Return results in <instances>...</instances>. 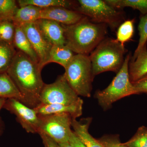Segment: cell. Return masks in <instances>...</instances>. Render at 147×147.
<instances>
[{
    "instance_id": "cell-1",
    "label": "cell",
    "mask_w": 147,
    "mask_h": 147,
    "mask_svg": "<svg viewBox=\"0 0 147 147\" xmlns=\"http://www.w3.org/2000/svg\"><path fill=\"white\" fill-rule=\"evenodd\" d=\"M42 69L27 55L17 51L7 73L22 96V103L34 108L40 103V96L44 86Z\"/></svg>"
},
{
    "instance_id": "cell-2",
    "label": "cell",
    "mask_w": 147,
    "mask_h": 147,
    "mask_svg": "<svg viewBox=\"0 0 147 147\" xmlns=\"http://www.w3.org/2000/svg\"><path fill=\"white\" fill-rule=\"evenodd\" d=\"M62 26L65 45L76 54L89 55L105 38L108 31L107 25L95 24L86 16L76 24Z\"/></svg>"
},
{
    "instance_id": "cell-3",
    "label": "cell",
    "mask_w": 147,
    "mask_h": 147,
    "mask_svg": "<svg viewBox=\"0 0 147 147\" xmlns=\"http://www.w3.org/2000/svg\"><path fill=\"white\" fill-rule=\"evenodd\" d=\"M127 50L116 39L104 38L90 54L94 76L105 71L117 73L121 68Z\"/></svg>"
},
{
    "instance_id": "cell-4",
    "label": "cell",
    "mask_w": 147,
    "mask_h": 147,
    "mask_svg": "<svg viewBox=\"0 0 147 147\" xmlns=\"http://www.w3.org/2000/svg\"><path fill=\"white\" fill-rule=\"evenodd\" d=\"M65 69L63 75L71 88L79 96L90 97L94 76L89 56L75 54Z\"/></svg>"
},
{
    "instance_id": "cell-5",
    "label": "cell",
    "mask_w": 147,
    "mask_h": 147,
    "mask_svg": "<svg viewBox=\"0 0 147 147\" xmlns=\"http://www.w3.org/2000/svg\"><path fill=\"white\" fill-rule=\"evenodd\" d=\"M131 57L130 53L127 55L121 68L110 85L105 89L96 93L95 97L104 109L109 108L113 102L121 98L138 94L129 78V63Z\"/></svg>"
},
{
    "instance_id": "cell-6",
    "label": "cell",
    "mask_w": 147,
    "mask_h": 147,
    "mask_svg": "<svg viewBox=\"0 0 147 147\" xmlns=\"http://www.w3.org/2000/svg\"><path fill=\"white\" fill-rule=\"evenodd\" d=\"M75 11L86 16L93 23L104 24L113 30L124 20V14L109 5L105 1L78 0Z\"/></svg>"
},
{
    "instance_id": "cell-7",
    "label": "cell",
    "mask_w": 147,
    "mask_h": 147,
    "mask_svg": "<svg viewBox=\"0 0 147 147\" xmlns=\"http://www.w3.org/2000/svg\"><path fill=\"white\" fill-rule=\"evenodd\" d=\"M42 104L70 105L83 102L68 84L64 75L59 76L52 84H44L40 96Z\"/></svg>"
},
{
    "instance_id": "cell-8",
    "label": "cell",
    "mask_w": 147,
    "mask_h": 147,
    "mask_svg": "<svg viewBox=\"0 0 147 147\" xmlns=\"http://www.w3.org/2000/svg\"><path fill=\"white\" fill-rule=\"evenodd\" d=\"M39 116L38 134L43 133L58 144L68 142L74 119L70 115L63 113Z\"/></svg>"
},
{
    "instance_id": "cell-9",
    "label": "cell",
    "mask_w": 147,
    "mask_h": 147,
    "mask_svg": "<svg viewBox=\"0 0 147 147\" xmlns=\"http://www.w3.org/2000/svg\"><path fill=\"white\" fill-rule=\"evenodd\" d=\"M3 108L16 116L17 121L27 132L38 133L40 120L34 108L13 98L6 99Z\"/></svg>"
},
{
    "instance_id": "cell-10",
    "label": "cell",
    "mask_w": 147,
    "mask_h": 147,
    "mask_svg": "<svg viewBox=\"0 0 147 147\" xmlns=\"http://www.w3.org/2000/svg\"><path fill=\"white\" fill-rule=\"evenodd\" d=\"M21 27L37 55L41 69L49 63L50 53L53 45L40 30L35 22L24 24Z\"/></svg>"
},
{
    "instance_id": "cell-11",
    "label": "cell",
    "mask_w": 147,
    "mask_h": 147,
    "mask_svg": "<svg viewBox=\"0 0 147 147\" xmlns=\"http://www.w3.org/2000/svg\"><path fill=\"white\" fill-rule=\"evenodd\" d=\"M85 16L75 10L61 7L42 8L40 19L56 21L62 25L69 26L78 23Z\"/></svg>"
},
{
    "instance_id": "cell-12",
    "label": "cell",
    "mask_w": 147,
    "mask_h": 147,
    "mask_svg": "<svg viewBox=\"0 0 147 147\" xmlns=\"http://www.w3.org/2000/svg\"><path fill=\"white\" fill-rule=\"evenodd\" d=\"M35 23L42 34L52 45H65L64 29L62 24L46 19H40Z\"/></svg>"
},
{
    "instance_id": "cell-13",
    "label": "cell",
    "mask_w": 147,
    "mask_h": 147,
    "mask_svg": "<svg viewBox=\"0 0 147 147\" xmlns=\"http://www.w3.org/2000/svg\"><path fill=\"white\" fill-rule=\"evenodd\" d=\"M83 105V102L70 105L40 103L34 109L38 115H49L65 113L70 115L72 118L76 119L82 115Z\"/></svg>"
},
{
    "instance_id": "cell-14",
    "label": "cell",
    "mask_w": 147,
    "mask_h": 147,
    "mask_svg": "<svg viewBox=\"0 0 147 147\" xmlns=\"http://www.w3.org/2000/svg\"><path fill=\"white\" fill-rule=\"evenodd\" d=\"M129 73L131 83L147 75V44L137 55L131 57L129 63Z\"/></svg>"
},
{
    "instance_id": "cell-15",
    "label": "cell",
    "mask_w": 147,
    "mask_h": 147,
    "mask_svg": "<svg viewBox=\"0 0 147 147\" xmlns=\"http://www.w3.org/2000/svg\"><path fill=\"white\" fill-rule=\"evenodd\" d=\"M90 121L89 119L81 121L73 119L71 126L74 132L86 147H104L98 140L90 134L88 128Z\"/></svg>"
},
{
    "instance_id": "cell-16",
    "label": "cell",
    "mask_w": 147,
    "mask_h": 147,
    "mask_svg": "<svg viewBox=\"0 0 147 147\" xmlns=\"http://www.w3.org/2000/svg\"><path fill=\"white\" fill-rule=\"evenodd\" d=\"M42 8L35 6L28 5L18 7L14 13L12 21L16 26L35 22L40 19Z\"/></svg>"
},
{
    "instance_id": "cell-17",
    "label": "cell",
    "mask_w": 147,
    "mask_h": 147,
    "mask_svg": "<svg viewBox=\"0 0 147 147\" xmlns=\"http://www.w3.org/2000/svg\"><path fill=\"white\" fill-rule=\"evenodd\" d=\"M13 45L18 51L27 55L32 61L38 64V57L23 29L20 26H16Z\"/></svg>"
},
{
    "instance_id": "cell-18",
    "label": "cell",
    "mask_w": 147,
    "mask_h": 147,
    "mask_svg": "<svg viewBox=\"0 0 147 147\" xmlns=\"http://www.w3.org/2000/svg\"><path fill=\"white\" fill-rule=\"evenodd\" d=\"M0 98H15L22 102V96L7 72L0 73Z\"/></svg>"
},
{
    "instance_id": "cell-19",
    "label": "cell",
    "mask_w": 147,
    "mask_h": 147,
    "mask_svg": "<svg viewBox=\"0 0 147 147\" xmlns=\"http://www.w3.org/2000/svg\"><path fill=\"white\" fill-rule=\"evenodd\" d=\"M65 45H53L50 53L49 63H55L65 68L75 54Z\"/></svg>"
},
{
    "instance_id": "cell-20",
    "label": "cell",
    "mask_w": 147,
    "mask_h": 147,
    "mask_svg": "<svg viewBox=\"0 0 147 147\" xmlns=\"http://www.w3.org/2000/svg\"><path fill=\"white\" fill-rule=\"evenodd\" d=\"M17 2L19 7L32 5L41 8L61 7L69 9L75 6L73 2L66 0H18Z\"/></svg>"
},
{
    "instance_id": "cell-21",
    "label": "cell",
    "mask_w": 147,
    "mask_h": 147,
    "mask_svg": "<svg viewBox=\"0 0 147 147\" xmlns=\"http://www.w3.org/2000/svg\"><path fill=\"white\" fill-rule=\"evenodd\" d=\"M17 52L13 45L0 42V73L7 72Z\"/></svg>"
},
{
    "instance_id": "cell-22",
    "label": "cell",
    "mask_w": 147,
    "mask_h": 147,
    "mask_svg": "<svg viewBox=\"0 0 147 147\" xmlns=\"http://www.w3.org/2000/svg\"><path fill=\"white\" fill-rule=\"evenodd\" d=\"M105 1L117 10L130 7L139 10L142 16L147 14V0H105Z\"/></svg>"
},
{
    "instance_id": "cell-23",
    "label": "cell",
    "mask_w": 147,
    "mask_h": 147,
    "mask_svg": "<svg viewBox=\"0 0 147 147\" xmlns=\"http://www.w3.org/2000/svg\"><path fill=\"white\" fill-rule=\"evenodd\" d=\"M134 19L127 20L119 26L116 40L123 45L131 40L134 32Z\"/></svg>"
},
{
    "instance_id": "cell-24",
    "label": "cell",
    "mask_w": 147,
    "mask_h": 147,
    "mask_svg": "<svg viewBox=\"0 0 147 147\" xmlns=\"http://www.w3.org/2000/svg\"><path fill=\"white\" fill-rule=\"evenodd\" d=\"M16 26L12 21H3L0 23V42L13 45Z\"/></svg>"
},
{
    "instance_id": "cell-25",
    "label": "cell",
    "mask_w": 147,
    "mask_h": 147,
    "mask_svg": "<svg viewBox=\"0 0 147 147\" xmlns=\"http://www.w3.org/2000/svg\"><path fill=\"white\" fill-rule=\"evenodd\" d=\"M17 1L0 0V16L5 21H12L16 10L18 8Z\"/></svg>"
},
{
    "instance_id": "cell-26",
    "label": "cell",
    "mask_w": 147,
    "mask_h": 147,
    "mask_svg": "<svg viewBox=\"0 0 147 147\" xmlns=\"http://www.w3.org/2000/svg\"><path fill=\"white\" fill-rule=\"evenodd\" d=\"M124 144L127 147H147V128L140 127L134 137Z\"/></svg>"
},
{
    "instance_id": "cell-27",
    "label": "cell",
    "mask_w": 147,
    "mask_h": 147,
    "mask_svg": "<svg viewBox=\"0 0 147 147\" xmlns=\"http://www.w3.org/2000/svg\"><path fill=\"white\" fill-rule=\"evenodd\" d=\"M138 29L139 35V43L133 56L137 55L147 44V14L141 16Z\"/></svg>"
},
{
    "instance_id": "cell-28",
    "label": "cell",
    "mask_w": 147,
    "mask_h": 147,
    "mask_svg": "<svg viewBox=\"0 0 147 147\" xmlns=\"http://www.w3.org/2000/svg\"><path fill=\"white\" fill-rule=\"evenodd\" d=\"M98 141L104 147H127L115 137H104L98 140Z\"/></svg>"
},
{
    "instance_id": "cell-29",
    "label": "cell",
    "mask_w": 147,
    "mask_h": 147,
    "mask_svg": "<svg viewBox=\"0 0 147 147\" xmlns=\"http://www.w3.org/2000/svg\"><path fill=\"white\" fill-rule=\"evenodd\" d=\"M132 83L136 88L138 94L147 93V75L137 82Z\"/></svg>"
},
{
    "instance_id": "cell-30",
    "label": "cell",
    "mask_w": 147,
    "mask_h": 147,
    "mask_svg": "<svg viewBox=\"0 0 147 147\" xmlns=\"http://www.w3.org/2000/svg\"><path fill=\"white\" fill-rule=\"evenodd\" d=\"M68 142L72 147H86L72 130L69 134Z\"/></svg>"
},
{
    "instance_id": "cell-31",
    "label": "cell",
    "mask_w": 147,
    "mask_h": 147,
    "mask_svg": "<svg viewBox=\"0 0 147 147\" xmlns=\"http://www.w3.org/2000/svg\"><path fill=\"white\" fill-rule=\"evenodd\" d=\"M38 134L41 137L45 147H59L57 143L47 135L42 133H39Z\"/></svg>"
},
{
    "instance_id": "cell-32",
    "label": "cell",
    "mask_w": 147,
    "mask_h": 147,
    "mask_svg": "<svg viewBox=\"0 0 147 147\" xmlns=\"http://www.w3.org/2000/svg\"><path fill=\"white\" fill-rule=\"evenodd\" d=\"M6 100V99H5V98H0V110L3 107L5 103Z\"/></svg>"
},
{
    "instance_id": "cell-33",
    "label": "cell",
    "mask_w": 147,
    "mask_h": 147,
    "mask_svg": "<svg viewBox=\"0 0 147 147\" xmlns=\"http://www.w3.org/2000/svg\"><path fill=\"white\" fill-rule=\"evenodd\" d=\"M59 147H72L69 142L63 143V144H58Z\"/></svg>"
},
{
    "instance_id": "cell-34",
    "label": "cell",
    "mask_w": 147,
    "mask_h": 147,
    "mask_svg": "<svg viewBox=\"0 0 147 147\" xmlns=\"http://www.w3.org/2000/svg\"><path fill=\"white\" fill-rule=\"evenodd\" d=\"M5 21V20L4 19H3V18H2V17H1V16H0V23H1V22L2 21Z\"/></svg>"
}]
</instances>
